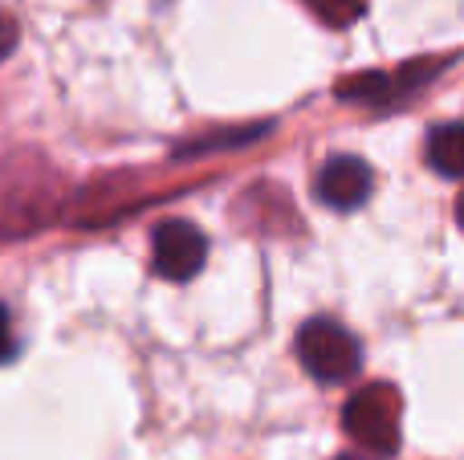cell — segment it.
Wrapping results in <instances>:
<instances>
[{
	"label": "cell",
	"instance_id": "ba28073f",
	"mask_svg": "<svg viewBox=\"0 0 464 460\" xmlns=\"http://www.w3.org/2000/svg\"><path fill=\"white\" fill-rule=\"evenodd\" d=\"M8 359H13V318L0 306V363H8Z\"/></svg>",
	"mask_w": 464,
	"mask_h": 460
},
{
	"label": "cell",
	"instance_id": "6da1fadb",
	"mask_svg": "<svg viewBox=\"0 0 464 460\" xmlns=\"http://www.w3.org/2000/svg\"><path fill=\"white\" fill-rule=\"evenodd\" d=\"M400 416L403 399L392 383H371L359 396H351L343 412V424L367 453L375 456H395L400 453Z\"/></svg>",
	"mask_w": 464,
	"mask_h": 460
},
{
	"label": "cell",
	"instance_id": "30bf717a",
	"mask_svg": "<svg viewBox=\"0 0 464 460\" xmlns=\"http://www.w3.org/2000/svg\"><path fill=\"white\" fill-rule=\"evenodd\" d=\"M338 460H367V456H338Z\"/></svg>",
	"mask_w": 464,
	"mask_h": 460
},
{
	"label": "cell",
	"instance_id": "5b68a950",
	"mask_svg": "<svg viewBox=\"0 0 464 460\" xmlns=\"http://www.w3.org/2000/svg\"><path fill=\"white\" fill-rule=\"evenodd\" d=\"M428 163L440 176L464 179V122H444L428 139Z\"/></svg>",
	"mask_w": 464,
	"mask_h": 460
},
{
	"label": "cell",
	"instance_id": "3957f363",
	"mask_svg": "<svg viewBox=\"0 0 464 460\" xmlns=\"http://www.w3.org/2000/svg\"><path fill=\"white\" fill-rule=\"evenodd\" d=\"M208 261V241L188 220H163L151 233V269L163 282H192Z\"/></svg>",
	"mask_w": 464,
	"mask_h": 460
},
{
	"label": "cell",
	"instance_id": "9c48e42d",
	"mask_svg": "<svg viewBox=\"0 0 464 460\" xmlns=\"http://www.w3.org/2000/svg\"><path fill=\"white\" fill-rule=\"evenodd\" d=\"M457 225H460V233H464V196L457 200Z\"/></svg>",
	"mask_w": 464,
	"mask_h": 460
},
{
	"label": "cell",
	"instance_id": "277c9868",
	"mask_svg": "<svg viewBox=\"0 0 464 460\" xmlns=\"http://www.w3.org/2000/svg\"><path fill=\"white\" fill-rule=\"evenodd\" d=\"M371 187H375V176L371 168L359 159V155H338V159H326V168L318 171V200L334 212H354L371 200Z\"/></svg>",
	"mask_w": 464,
	"mask_h": 460
},
{
	"label": "cell",
	"instance_id": "7a4b0ae2",
	"mask_svg": "<svg viewBox=\"0 0 464 460\" xmlns=\"http://www.w3.org/2000/svg\"><path fill=\"white\" fill-rule=\"evenodd\" d=\"M297 363L314 375L318 383H343L359 371L362 350L351 331H343L330 318H310L297 331Z\"/></svg>",
	"mask_w": 464,
	"mask_h": 460
},
{
	"label": "cell",
	"instance_id": "52a82bcc",
	"mask_svg": "<svg viewBox=\"0 0 464 460\" xmlns=\"http://www.w3.org/2000/svg\"><path fill=\"white\" fill-rule=\"evenodd\" d=\"M16 41H21V29H16V21L8 13H0V62H8V57L16 53Z\"/></svg>",
	"mask_w": 464,
	"mask_h": 460
},
{
	"label": "cell",
	"instance_id": "8992f818",
	"mask_svg": "<svg viewBox=\"0 0 464 460\" xmlns=\"http://www.w3.org/2000/svg\"><path fill=\"white\" fill-rule=\"evenodd\" d=\"M305 8H310L318 21L334 24V29H346V24H354L362 16V0H302Z\"/></svg>",
	"mask_w": 464,
	"mask_h": 460
}]
</instances>
